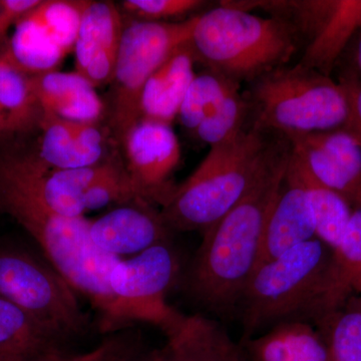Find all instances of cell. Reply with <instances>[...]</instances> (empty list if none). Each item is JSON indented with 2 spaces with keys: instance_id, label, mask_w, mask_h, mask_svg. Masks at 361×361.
Listing matches in <instances>:
<instances>
[{
  "instance_id": "1",
  "label": "cell",
  "mask_w": 361,
  "mask_h": 361,
  "mask_svg": "<svg viewBox=\"0 0 361 361\" xmlns=\"http://www.w3.org/2000/svg\"><path fill=\"white\" fill-rule=\"evenodd\" d=\"M292 152L290 140L285 135L248 194L203 232V241L187 271L185 286L196 302L216 314H228L238 308L257 269L266 223Z\"/></svg>"
},
{
  "instance_id": "2",
  "label": "cell",
  "mask_w": 361,
  "mask_h": 361,
  "mask_svg": "<svg viewBox=\"0 0 361 361\" xmlns=\"http://www.w3.org/2000/svg\"><path fill=\"white\" fill-rule=\"evenodd\" d=\"M285 135L249 125L211 146L198 168L161 204L171 232L206 231L248 194L265 172Z\"/></svg>"
},
{
  "instance_id": "3",
  "label": "cell",
  "mask_w": 361,
  "mask_h": 361,
  "mask_svg": "<svg viewBox=\"0 0 361 361\" xmlns=\"http://www.w3.org/2000/svg\"><path fill=\"white\" fill-rule=\"evenodd\" d=\"M0 211L8 214L30 233L47 262L78 294L89 300L99 315L104 336L128 329L123 326L110 274L122 259L97 248L90 236V220L52 212L40 202L0 180Z\"/></svg>"
},
{
  "instance_id": "4",
  "label": "cell",
  "mask_w": 361,
  "mask_h": 361,
  "mask_svg": "<svg viewBox=\"0 0 361 361\" xmlns=\"http://www.w3.org/2000/svg\"><path fill=\"white\" fill-rule=\"evenodd\" d=\"M331 258V249L314 238L259 265L237 308L242 341L282 322H322Z\"/></svg>"
},
{
  "instance_id": "5",
  "label": "cell",
  "mask_w": 361,
  "mask_h": 361,
  "mask_svg": "<svg viewBox=\"0 0 361 361\" xmlns=\"http://www.w3.org/2000/svg\"><path fill=\"white\" fill-rule=\"evenodd\" d=\"M197 63L239 85L291 65L301 44L290 23L220 1L200 13L190 39Z\"/></svg>"
},
{
  "instance_id": "6",
  "label": "cell",
  "mask_w": 361,
  "mask_h": 361,
  "mask_svg": "<svg viewBox=\"0 0 361 361\" xmlns=\"http://www.w3.org/2000/svg\"><path fill=\"white\" fill-rule=\"evenodd\" d=\"M251 125L280 134L342 129L348 118L345 90L330 75L291 63L246 85Z\"/></svg>"
},
{
  "instance_id": "7",
  "label": "cell",
  "mask_w": 361,
  "mask_h": 361,
  "mask_svg": "<svg viewBox=\"0 0 361 361\" xmlns=\"http://www.w3.org/2000/svg\"><path fill=\"white\" fill-rule=\"evenodd\" d=\"M197 16L175 23L135 20L123 27L115 73L111 80L109 122L111 135L123 137L141 120L145 85L180 45L189 42Z\"/></svg>"
},
{
  "instance_id": "8",
  "label": "cell",
  "mask_w": 361,
  "mask_h": 361,
  "mask_svg": "<svg viewBox=\"0 0 361 361\" xmlns=\"http://www.w3.org/2000/svg\"><path fill=\"white\" fill-rule=\"evenodd\" d=\"M0 296L66 344L89 329L75 289L49 262L23 249L0 246Z\"/></svg>"
},
{
  "instance_id": "9",
  "label": "cell",
  "mask_w": 361,
  "mask_h": 361,
  "mask_svg": "<svg viewBox=\"0 0 361 361\" xmlns=\"http://www.w3.org/2000/svg\"><path fill=\"white\" fill-rule=\"evenodd\" d=\"M290 23L301 44L297 63L330 75L361 27V0H225Z\"/></svg>"
},
{
  "instance_id": "10",
  "label": "cell",
  "mask_w": 361,
  "mask_h": 361,
  "mask_svg": "<svg viewBox=\"0 0 361 361\" xmlns=\"http://www.w3.org/2000/svg\"><path fill=\"white\" fill-rule=\"evenodd\" d=\"M179 272V258L169 241L116 263L109 283L126 329L137 322L151 323L167 337L180 329L186 315L166 302Z\"/></svg>"
},
{
  "instance_id": "11",
  "label": "cell",
  "mask_w": 361,
  "mask_h": 361,
  "mask_svg": "<svg viewBox=\"0 0 361 361\" xmlns=\"http://www.w3.org/2000/svg\"><path fill=\"white\" fill-rule=\"evenodd\" d=\"M87 1L44 0L16 25L4 56L28 75L59 71L75 51Z\"/></svg>"
},
{
  "instance_id": "12",
  "label": "cell",
  "mask_w": 361,
  "mask_h": 361,
  "mask_svg": "<svg viewBox=\"0 0 361 361\" xmlns=\"http://www.w3.org/2000/svg\"><path fill=\"white\" fill-rule=\"evenodd\" d=\"M125 166L141 198L161 204L172 193L171 176L179 166V139L168 123L142 118L123 137Z\"/></svg>"
},
{
  "instance_id": "13",
  "label": "cell",
  "mask_w": 361,
  "mask_h": 361,
  "mask_svg": "<svg viewBox=\"0 0 361 361\" xmlns=\"http://www.w3.org/2000/svg\"><path fill=\"white\" fill-rule=\"evenodd\" d=\"M318 182L361 208V149L342 129L287 135Z\"/></svg>"
},
{
  "instance_id": "14",
  "label": "cell",
  "mask_w": 361,
  "mask_h": 361,
  "mask_svg": "<svg viewBox=\"0 0 361 361\" xmlns=\"http://www.w3.org/2000/svg\"><path fill=\"white\" fill-rule=\"evenodd\" d=\"M171 231L160 211L142 198L116 205L90 223L92 243L102 251L123 259L169 241Z\"/></svg>"
},
{
  "instance_id": "15",
  "label": "cell",
  "mask_w": 361,
  "mask_h": 361,
  "mask_svg": "<svg viewBox=\"0 0 361 361\" xmlns=\"http://www.w3.org/2000/svg\"><path fill=\"white\" fill-rule=\"evenodd\" d=\"M123 27L122 16L114 2H87L73 52L75 71L96 89L113 80Z\"/></svg>"
},
{
  "instance_id": "16",
  "label": "cell",
  "mask_w": 361,
  "mask_h": 361,
  "mask_svg": "<svg viewBox=\"0 0 361 361\" xmlns=\"http://www.w3.org/2000/svg\"><path fill=\"white\" fill-rule=\"evenodd\" d=\"M314 238L315 223L310 193L292 152L266 223L259 265Z\"/></svg>"
},
{
  "instance_id": "17",
  "label": "cell",
  "mask_w": 361,
  "mask_h": 361,
  "mask_svg": "<svg viewBox=\"0 0 361 361\" xmlns=\"http://www.w3.org/2000/svg\"><path fill=\"white\" fill-rule=\"evenodd\" d=\"M35 156L49 168L70 170L92 167L106 156L108 134L97 123L73 122L44 114Z\"/></svg>"
},
{
  "instance_id": "18",
  "label": "cell",
  "mask_w": 361,
  "mask_h": 361,
  "mask_svg": "<svg viewBox=\"0 0 361 361\" xmlns=\"http://www.w3.org/2000/svg\"><path fill=\"white\" fill-rule=\"evenodd\" d=\"M44 114L73 122L99 123L106 106L87 78L77 71H54L30 75Z\"/></svg>"
},
{
  "instance_id": "19",
  "label": "cell",
  "mask_w": 361,
  "mask_h": 361,
  "mask_svg": "<svg viewBox=\"0 0 361 361\" xmlns=\"http://www.w3.org/2000/svg\"><path fill=\"white\" fill-rule=\"evenodd\" d=\"M197 61L190 42L180 45L149 78L141 96V120L172 126L190 85Z\"/></svg>"
},
{
  "instance_id": "20",
  "label": "cell",
  "mask_w": 361,
  "mask_h": 361,
  "mask_svg": "<svg viewBox=\"0 0 361 361\" xmlns=\"http://www.w3.org/2000/svg\"><path fill=\"white\" fill-rule=\"evenodd\" d=\"M154 361H245L241 349L217 322L205 316H186L158 349Z\"/></svg>"
},
{
  "instance_id": "21",
  "label": "cell",
  "mask_w": 361,
  "mask_h": 361,
  "mask_svg": "<svg viewBox=\"0 0 361 361\" xmlns=\"http://www.w3.org/2000/svg\"><path fill=\"white\" fill-rule=\"evenodd\" d=\"M243 342L252 361H329V348L313 323H279Z\"/></svg>"
},
{
  "instance_id": "22",
  "label": "cell",
  "mask_w": 361,
  "mask_h": 361,
  "mask_svg": "<svg viewBox=\"0 0 361 361\" xmlns=\"http://www.w3.org/2000/svg\"><path fill=\"white\" fill-rule=\"evenodd\" d=\"M0 113L6 135L27 134L39 130L44 110L33 90L30 75L0 56Z\"/></svg>"
},
{
  "instance_id": "23",
  "label": "cell",
  "mask_w": 361,
  "mask_h": 361,
  "mask_svg": "<svg viewBox=\"0 0 361 361\" xmlns=\"http://www.w3.org/2000/svg\"><path fill=\"white\" fill-rule=\"evenodd\" d=\"M66 345L25 311L0 296V350L32 360L65 351Z\"/></svg>"
},
{
  "instance_id": "24",
  "label": "cell",
  "mask_w": 361,
  "mask_h": 361,
  "mask_svg": "<svg viewBox=\"0 0 361 361\" xmlns=\"http://www.w3.org/2000/svg\"><path fill=\"white\" fill-rule=\"evenodd\" d=\"M361 278V208L353 210L338 245L332 250L327 313L341 307Z\"/></svg>"
},
{
  "instance_id": "25",
  "label": "cell",
  "mask_w": 361,
  "mask_h": 361,
  "mask_svg": "<svg viewBox=\"0 0 361 361\" xmlns=\"http://www.w3.org/2000/svg\"><path fill=\"white\" fill-rule=\"evenodd\" d=\"M293 157L310 193L316 238L334 250L348 227L353 207L341 195L318 182L294 151Z\"/></svg>"
},
{
  "instance_id": "26",
  "label": "cell",
  "mask_w": 361,
  "mask_h": 361,
  "mask_svg": "<svg viewBox=\"0 0 361 361\" xmlns=\"http://www.w3.org/2000/svg\"><path fill=\"white\" fill-rule=\"evenodd\" d=\"M242 85L215 71L196 75L184 97L177 118L190 132L196 130L218 111L226 97Z\"/></svg>"
},
{
  "instance_id": "27",
  "label": "cell",
  "mask_w": 361,
  "mask_h": 361,
  "mask_svg": "<svg viewBox=\"0 0 361 361\" xmlns=\"http://www.w3.org/2000/svg\"><path fill=\"white\" fill-rule=\"evenodd\" d=\"M348 302L317 325L326 341L329 361H361V299Z\"/></svg>"
},
{
  "instance_id": "28",
  "label": "cell",
  "mask_w": 361,
  "mask_h": 361,
  "mask_svg": "<svg viewBox=\"0 0 361 361\" xmlns=\"http://www.w3.org/2000/svg\"><path fill=\"white\" fill-rule=\"evenodd\" d=\"M142 350L137 334L125 329L104 336L97 346L85 353L59 351L25 361H130Z\"/></svg>"
},
{
  "instance_id": "29",
  "label": "cell",
  "mask_w": 361,
  "mask_h": 361,
  "mask_svg": "<svg viewBox=\"0 0 361 361\" xmlns=\"http://www.w3.org/2000/svg\"><path fill=\"white\" fill-rule=\"evenodd\" d=\"M135 198L141 197L133 184L125 163L118 158L114 161L110 170L87 188L82 195L85 211L121 205Z\"/></svg>"
},
{
  "instance_id": "30",
  "label": "cell",
  "mask_w": 361,
  "mask_h": 361,
  "mask_svg": "<svg viewBox=\"0 0 361 361\" xmlns=\"http://www.w3.org/2000/svg\"><path fill=\"white\" fill-rule=\"evenodd\" d=\"M206 4L200 0H125L122 6L137 20L175 23Z\"/></svg>"
},
{
  "instance_id": "31",
  "label": "cell",
  "mask_w": 361,
  "mask_h": 361,
  "mask_svg": "<svg viewBox=\"0 0 361 361\" xmlns=\"http://www.w3.org/2000/svg\"><path fill=\"white\" fill-rule=\"evenodd\" d=\"M337 82L345 90L348 101V118L342 130L350 135L361 149V78L355 68H346Z\"/></svg>"
},
{
  "instance_id": "32",
  "label": "cell",
  "mask_w": 361,
  "mask_h": 361,
  "mask_svg": "<svg viewBox=\"0 0 361 361\" xmlns=\"http://www.w3.org/2000/svg\"><path fill=\"white\" fill-rule=\"evenodd\" d=\"M42 0H1L0 1V40L6 37L11 25H16L28 13L39 6Z\"/></svg>"
},
{
  "instance_id": "33",
  "label": "cell",
  "mask_w": 361,
  "mask_h": 361,
  "mask_svg": "<svg viewBox=\"0 0 361 361\" xmlns=\"http://www.w3.org/2000/svg\"><path fill=\"white\" fill-rule=\"evenodd\" d=\"M355 71H357L358 75L361 78V27L358 30L357 33L355 37Z\"/></svg>"
},
{
  "instance_id": "34",
  "label": "cell",
  "mask_w": 361,
  "mask_h": 361,
  "mask_svg": "<svg viewBox=\"0 0 361 361\" xmlns=\"http://www.w3.org/2000/svg\"><path fill=\"white\" fill-rule=\"evenodd\" d=\"M157 350H142L141 353H139L137 356H135L132 360L130 361H154L157 355Z\"/></svg>"
},
{
  "instance_id": "35",
  "label": "cell",
  "mask_w": 361,
  "mask_h": 361,
  "mask_svg": "<svg viewBox=\"0 0 361 361\" xmlns=\"http://www.w3.org/2000/svg\"><path fill=\"white\" fill-rule=\"evenodd\" d=\"M1 49H0V56H1ZM7 137L6 127H4V120H2L1 113H0V139Z\"/></svg>"
},
{
  "instance_id": "36",
  "label": "cell",
  "mask_w": 361,
  "mask_h": 361,
  "mask_svg": "<svg viewBox=\"0 0 361 361\" xmlns=\"http://www.w3.org/2000/svg\"><path fill=\"white\" fill-rule=\"evenodd\" d=\"M28 360H23V358H16V357H6V358H0V361H25Z\"/></svg>"
},
{
  "instance_id": "37",
  "label": "cell",
  "mask_w": 361,
  "mask_h": 361,
  "mask_svg": "<svg viewBox=\"0 0 361 361\" xmlns=\"http://www.w3.org/2000/svg\"><path fill=\"white\" fill-rule=\"evenodd\" d=\"M6 357H16V358H20L18 357V356H13L8 355V353H4V351L0 350V358H6ZM23 360H25V358H23Z\"/></svg>"
},
{
  "instance_id": "38",
  "label": "cell",
  "mask_w": 361,
  "mask_h": 361,
  "mask_svg": "<svg viewBox=\"0 0 361 361\" xmlns=\"http://www.w3.org/2000/svg\"><path fill=\"white\" fill-rule=\"evenodd\" d=\"M355 290L360 292L361 294V278L360 279V281H358V283L356 284Z\"/></svg>"
}]
</instances>
